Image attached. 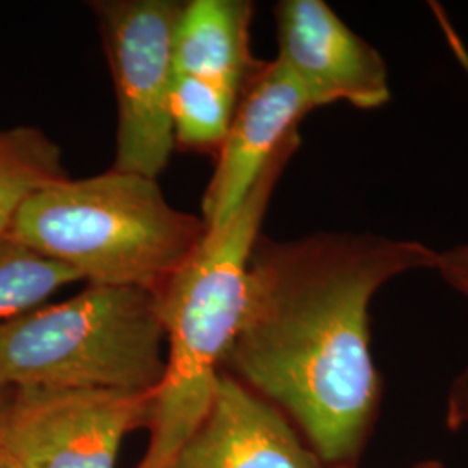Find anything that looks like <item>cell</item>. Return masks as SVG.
Here are the masks:
<instances>
[{"label": "cell", "mask_w": 468, "mask_h": 468, "mask_svg": "<svg viewBox=\"0 0 468 468\" xmlns=\"http://www.w3.org/2000/svg\"><path fill=\"white\" fill-rule=\"evenodd\" d=\"M313 110L301 82L278 58L262 63L245 87L218 148V165L201 201L207 228L233 218L272 154Z\"/></svg>", "instance_id": "ba28073f"}, {"label": "cell", "mask_w": 468, "mask_h": 468, "mask_svg": "<svg viewBox=\"0 0 468 468\" xmlns=\"http://www.w3.org/2000/svg\"><path fill=\"white\" fill-rule=\"evenodd\" d=\"M301 146L295 131L278 148L233 218L207 228L198 247L158 286L167 342L165 375L151 402L150 446L139 468H165L198 429L239 332L251 251L284 167Z\"/></svg>", "instance_id": "7a4b0ae2"}, {"label": "cell", "mask_w": 468, "mask_h": 468, "mask_svg": "<svg viewBox=\"0 0 468 468\" xmlns=\"http://www.w3.org/2000/svg\"><path fill=\"white\" fill-rule=\"evenodd\" d=\"M439 251L371 233L259 238L249 262L247 303L222 368L301 425L319 460L351 465L380 402L371 354L369 303Z\"/></svg>", "instance_id": "6da1fadb"}, {"label": "cell", "mask_w": 468, "mask_h": 468, "mask_svg": "<svg viewBox=\"0 0 468 468\" xmlns=\"http://www.w3.org/2000/svg\"><path fill=\"white\" fill-rule=\"evenodd\" d=\"M239 98L218 82L176 75L170 98L176 144L187 150L218 151L229 133Z\"/></svg>", "instance_id": "7c38bea8"}, {"label": "cell", "mask_w": 468, "mask_h": 468, "mask_svg": "<svg viewBox=\"0 0 468 468\" xmlns=\"http://www.w3.org/2000/svg\"><path fill=\"white\" fill-rule=\"evenodd\" d=\"M150 394L15 388L0 450L25 468H117L125 435L150 421Z\"/></svg>", "instance_id": "8992f818"}, {"label": "cell", "mask_w": 468, "mask_h": 468, "mask_svg": "<svg viewBox=\"0 0 468 468\" xmlns=\"http://www.w3.org/2000/svg\"><path fill=\"white\" fill-rule=\"evenodd\" d=\"M0 468H25L9 452L0 450Z\"/></svg>", "instance_id": "e0dca14e"}, {"label": "cell", "mask_w": 468, "mask_h": 468, "mask_svg": "<svg viewBox=\"0 0 468 468\" xmlns=\"http://www.w3.org/2000/svg\"><path fill=\"white\" fill-rule=\"evenodd\" d=\"M13 392H15L13 387H2L0 385V432H2V427H4V421H5L9 404L13 399Z\"/></svg>", "instance_id": "2e32d148"}, {"label": "cell", "mask_w": 468, "mask_h": 468, "mask_svg": "<svg viewBox=\"0 0 468 468\" xmlns=\"http://www.w3.org/2000/svg\"><path fill=\"white\" fill-rule=\"evenodd\" d=\"M251 15L247 0L183 4L174 35L176 73L218 82L241 96L262 67L250 50Z\"/></svg>", "instance_id": "30bf717a"}, {"label": "cell", "mask_w": 468, "mask_h": 468, "mask_svg": "<svg viewBox=\"0 0 468 468\" xmlns=\"http://www.w3.org/2000/svg\"><path fill=\"white\" fill-rule=\"evenodd\" d=\"M165 468H321L280 410L228 371L207 417Z\"/></svg>", "instance_id": "9c48e42d"}, {"label": "cell", "mask_w": 468, "mask_h": 468, "mask_svg": "<svg viewBox=\"0 0 468 468\" xmlns=\"http://www.w3.org/2000/svg\"><path fill=\"white\" fill-rule=\"evenodd\" d=\"M278 59L301 82L314 110L347 102L377 110L390 101L382 54L323 0H282L276 9Z\"/></svg>", "instance_id": "52a82bcc"}, {"label": "cell", "mask_w": 468, "mask_h": 468, "mask_svg": "<svg viewBox=\"0 0 468 468\" xmlns=\"http://www.w3.org/2000/svg\"><path fill=\"white\" fill-rule=\"evenodd\" d=\"M334 468H354L352 465H335ZM413 468H444L441 462L437 460H429V462H421L419 465H415Z\"/></svg>", "instance_id": "ac0fdd59"}, {"label": "cell", "mask_w": 468, "mask_h": 468, "mask_svg": "<svg viewBox=\"0 0 468 468\" xmlns=\"http://www.w3.org/2000/svg\"><path fill=\"white\" fill-rule=\"evenodd\" d=\"M167 367L156 293L89 284L59 303L0 321V385L153 396Z\"/></svg>", "instance_id": "277c9868"}, {"label": "cell", "mask_w": 468, "mask_h": 468, "mask_svg": "<svg viewBox=\"0 0 468 468\" xmlns=\"http://www.w3.org/2000/svg\"><path fill=\"white\" fill-rule=\"evenodd\" d=\"M435 271L452 290L468 299V243L439 251Z\"/></svg>", "instance_id": "5bb4252c"}, {"label": "cell", "mask_w": 468, "mask_h": 468, "mask_svg": "<svg viewBox=\"0 0 468 468\" xmlns=\"http://www.w3.org/2000/svg\"><path fill=\"white\" fill-rule=\"evenodd\" d=\"M69 177L61 148L37 127L0 129V236L37 191Z\"/></svg>", "instance_id": "8fae6325"}, {"label": "cell", "mask_w": 468, "mask_h": 468, "mask_svg": "<svg viewBox=\"0 0 468 468\" xmlns=\"http://www.w3.org/2000/svg\"><path fill=\"white\" fill-rule=\"evenodd\" d=\"M205 233V220L174 208L158 179L112 168L37 191L7 236L89 284L156 292Z\"/></svg>", "instance_id": "3957f363"}, {"label": "cell", "mask_w": 468, "mask_h": 468, "mask_svg": "<svg viewBox=\"0 0 468 468\" xmlns=\"http://www.w3.org/2000/svg\"><path fill=\"white\" fill-rule=\"evenodd\" d=\"M183 4L172 0L94 2L117 96L115 170L158 179L177 148L170 98L174 35Z\"/></svg>", "instance_id": "5b68a950"}, {"label": "cell", "mask_w": 468, "mask_h": 468, "mask_svg": "<svg viewBox=\"0 0 468 468\" xmlns=\"http://www.w3.org/2000/svg\"><path fill=\"white\" fill-rule=\"evenodd\" d=\"M448 425L452 431L468 427V365L452 382L448 399Z\"/></svg>", "instance_id": "9a60e30c"}, {"label": "cell", "mask_w": 468, "mask_h": 468, "mask_svg": "<svg viewBox=\"0 0 468 468\" xmlns=\"http://www.w3.org/2000/svg\"><path fill=\"white\" fill-rule=\"evenodd\" d=\"M80 276L11 236H0V321L44 305L59 288Z\"/></svg>", "instance_id": "4fadbf2b"}]
</instances>
